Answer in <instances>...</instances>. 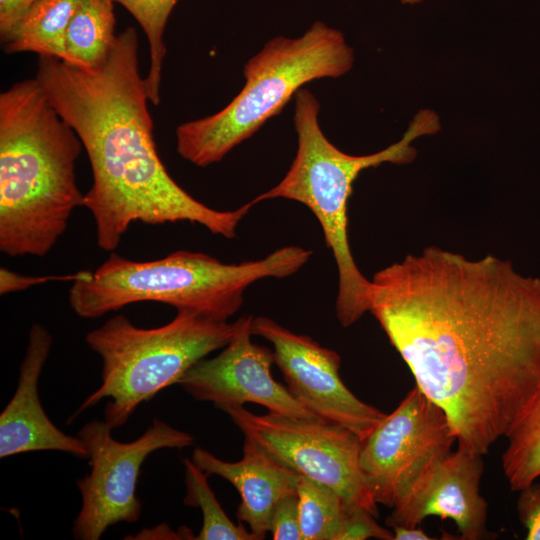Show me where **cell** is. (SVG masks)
Here are the masks:
<instances>
[{
    "instance_id": "e0dca14e",
    "label": "cell",
    "mask_w": 540,
    "mask_h": 540,
    "mask_svg": "<svg viewBox=\"0 0 540 540\" xmlns=\"http://www.w3.org/2000/svg\"><path fill=\"white\" fill-rule=\"evenodd\" d=\"M114 3L82 0L66 31L62 61L88 71L106 61L117 38Z\"/></svg>"
},
{
    "instance_id": "ffe728a7",
    "label": "cell",
    "mask_w": 540,
    "mask_h": 540,
    "mask_svg": "<svg viewBox=\"0 0 540 540\" xmlns=\"http://www.w3.org/2000/svg\"><path fill=\"white\" fill-rule=\"evenodd\" d=\"M186 495L184 504L201 510L203 524L198 540H258L242 525H236L222 509L207 482V474L192 459H184Z\"/></svg>"
},
{
    "instance_id": "3957f363",
    "label": "cell",
    "mask_w": 540,
    "mask_h": 540,
    "mask_svg": "<svg viewBox=\"0 0 540 540\" xmlns=\"http://www.w3.org/2000/svg\"><path fill=\"white\" fill-rule=\"evenodd\" d=\"M82 147L36 78L0 94L2 253L43 257L65 233L84 206L75 173Z\"/></svg>"
},
{
    "instance_id": "277c9868",
    "label": "cell",
    "mask_w": 540,
    "mask_h": 540,
    "mask_svg": "<svg viewBox=\"0 0 540 540\" xmlns=\"http://www.w3.org/2000/svg\"><path fill=\"white\" fill-rule=\"evenodd\" d=\"M311 251L286 246L265 258L223 263L200 252L180 250L152 261L111 253L91 274L72 282L69 305L84 319H95L137 302H157L177 311L228 321L242 306L254 282L285 278L300 270Z\"/></svg>"
},
{
    "instance_id": "30bf717a",
    "label": "cell",
    "mask_w": 540,
    "mask_h": 540,
    "mask_svg": "<svg viewBox=\"0 0 540 540\" xmlns=\"http://www.w3.org/2000/svg\"><path fill=\"white\" fill-rule=\"evenodd\" d=\"M455 442L443 409L415 386L362 441L360 466L374 501L393 509Z\"/></svg>"
},
{
    "instance_id": "9a60e30c",
    "label": "cell",
    "mask_w": 540,
    "mask_h": 540,
    "mask_svg": "<svg viewBox=\"0 0 540 540\" xmlns=\"http://www.w3.org/2000/svg\"><path fill=\"white\" fill-rule=\"evenodd\" d=\"M191 459L207 475H218L237 489L241 502L236 517L249 526L258 540L264 539L269 532L277 502L286 495L297 493L300 475L246 439L243 457L237 462L221 460L203 448H195Z\"/></svg>"
},
{
    "instance_id": "52a82bcc",
    "label": "cell",
    "mask_w": 540,
    "mask_h": 540,
    "mask_svg": "<svg viewBox=\"0 0 540 540\" xmlns=\"http://www.w3.org/2000/svg\"><path fill=\"white\" fill-rule=\"evenodd\" d=\"M251 318L218 321L182 310L155 328L138 327L121 314L108 319L85 337L102 360L101 384L72 418L107 399L104 420L113 429L123 426L140 404L177 384L195 363L225 347Z\"/></svg>"
},
{
    "instance_id": "44dd1931",
    "label": "cell",
    "mask_w": 540,
    "mask_h": 540,
    "mask_svg": "<svg viewBox=\"0 0 540 540\" xmlns=\"http://www.w3.org/2000/svg\"><path fill=\"white\" fill-rule=\"evenodd\" d=\"M178 0H114L127 9L144 31L149 46V70L144 77L149 101L160 102V84L166 56L164 32Z\"/></svg>"
},
{
    "instance_id": "603a6c76",
    "label": "cell",
    "mask_w": 540,
    "mask_h": 540,
    "mask_svg": "<svg viewBox=\"0 0 540 540\" xmlns=\"http://www.w3.org/2000/svg\"><path fill=\"white\" fill-rule=\"evenodd\" d=\"M369 538L394 540L393 531L383 528L375 516L363 507L347 509L339 540H365Z\"/></svg>"
},
{
    "instance_id": "4316f807",
    "label": "cell",
    "mask_w": 540,
    "mask_h": 540,
    "mask_svg": "<svg viewBox=\"0 0 540 540\" xmlns=\"http://www.w3.org/2000/svg\"><path fill=\"white\" fill-rule=\"evenodd\" d=\"M394 540H431L433 537L424 532L420 526L405 527L395 526L392 527Z\"/></svg>"
},
{
    "instance_id": "2e32d148",
    "label": "cell",
    "mask_w": 540,
    "mask_h": 540,
    "mask_svg": "<svg viewBox=\"0 0 540 540\" xmlns=\"http://www.w3.org/2000/svg\"><path fill=\"white\" fill-rule=\"evenodd\" d=\"M82 0H39L5 34V53L32 52L61 59L68 25Z\"/></svg>"
},
{
    "instance_id": "484cf974",
    "label": "cell",
    "mask_w": 540,
    "mask_h": 540,
    "mask_svg": "<svg viewBox=\"0 0 540 540\" xmlns=\"http://www.w3.org/2000/svg\"><path fill=\"white\" fill-rule=\"evenodd\" d=\"M37 1L0 0V36L7 33Z\"/></svg>"
},
{
    "instance_id": "9c48e42d",
    "label": "cell",
    "mask_w": 540,
    "mask_h": 540,
    "mask_svg": "<svg viewBox=\"0 0 540 540\" xmlns=\"http://www.w3.org/2000/svg\"><path fill=\"white\" fill-rule=\"evenodd\" d=\"M112 429L105 420H93L77 432L90 461L89 473L77 481L81 508L72 534L78 540H98L114 524L136 522L142 513L136 486L146 458L160 449H183L194 443L191 434L159 419L130 442L114 439Z\"/></svg>"
},
{
    "instance_id": "d6986e66",
    "label": "cell",
    "mask_w": 540,
    "mask_h": 540,
    "mask_svg": "<svg viewBox=\"0 0 540 540\" xmlns=\"http://www.w3.org/2000/svg\"><path fill=\"white\" fill-rule=\"evenodd\" d=\"M297 495L303 540H339L349 508L343 499L301 475Z\"/></svg>"
},
{
    "instance_id": "cb8c5ba5",
    "label": "cell",
    "mask_w": 540,
    "mask_h": 540,
    "mask_svg": "<svg viewBox=\"0 0 540 540\" xmlns=\"http://www.w3.org/2000/svg\"><path fill=\"white\" fill-rule=\"evenodd\" d=\"M519 492L517 511L527 530L526 539L540 540V482L535 480Z\"/></svg>"
},
{
    "instance_id": "ac0fdd59",
    "label": "cell",
    "mask_w": 540,
    "mask_h": 540,
    "mask_svg": "<svg viewBox=\"0 0 540 540\" xmlns=\"http://www.w3.org/2000/svg\"><path fill=\"white\" fill-rule=\"evenodd\" d=\"M502 469L514 491L540 478V385L521 418L505 436Z\"/></svg>"
},
{
    "instance_id": "8fae6325",
    "label": "cell",
    "mask_w": 540,
    "mask_h": 540,
    "mask_svg": "<svg viewBox=\"0 0 540 540\" xmlns=\"http://www.w3.org/2000/svg\"><path fill=\"white\" fill-rule=\"evenodd\" d=\"M251 332L273 345L275 363L287 388L321 420L340 425L363 441L386 417L346 387L339 375L341 357L336 351L263 316L252 319Z\"/></svg>"
},
{
    "instance_id": "7a4b0ae2",
    "label": "cell",
    "mask_w": 540,
    "mask_h": 540,
    "mask_svg": "<svg viewBox=\"0 0 540 540\" xmlns=\"http://www.w3.org/2000/svg\"><path fill=\"white\" fill-rule=\"evenodd\" d=\"M35 78L87 153L92 185L83 207L95 221L100 249L115 250L135 222L188 221L228 239L236 236L251 201L231 211L213 209L178 185L158 155L134 28L117 35L99 68L83 70L40 56Z\"/></svg>"
},
{
    "instance_id": "83f0119b",
    "label": "cell",
    "mask_w": 540,
    "mask_h": 540,
    "mask_svg": "<svg viewBox=\"0 0 540 540\" xmlns=\"http://www.w3.org/2000/svg\"><path fill=\"white\" fill-rule=\"evenodd\" d=\"M402 4H410V5H413V4H417V3H420L424 0H400Z\"/></svg>"
},
{
    "instance_id": "4fadbf2b",
    "label": "cell",
    "mask_w": 540,
    "mask_h": 540,
    "mask_svg": "<svg viewBox=\"0 0 540 540\" xmlns=\"http://www.w3.org/2000/svg\"><path fill=\"white\" fill-rule=\"evenodd\" d=\"M482 455L457 447L434 463L407 497L392 509L386 525L416 527L428 516L452 520L461 539L489 538L488 504L480 493Z\"/></svg>"
},
{
    "instance_id": "7c38bea8",
    "label": "cell",
    "mask_w": 540,
    "mask_h": 540,
    "mask_svg": "<svg viewBox=\"0 0 540 540\" xmlns=\"http://www.w3.org/2000/svg\"><path fill=\"white\" fill-rule=\"evenodd\" d=\"M253 317L213 358H203L177 381L191 397L224 410L256 403L269 412L302 419L321 420L274 380V352L251 341Z\"/></svg>"
},
{
    "instance_id": "6da1fadb",
    "label": "cell",
    "mask_w": 540,
    "mask_h": 540,
    "mask_svg": "<svg viewBox=\"0 0 540 540\" xmlns=\"http://www.w3.org/2000/svg\"><path fill=\"white\" fill-rule=\"evenodd\" d=\"M369 312L445 412L458 448L487 454L531 404L540 385V279L510 261L426 247L374 275Z\"/></svg>"
},
{
    "instance_id": "7402d4cb",
    "label": "cell",
    "mask_w": 540,
    "mask_h": 540,
    "mask_svg": "<svg viewBox=\"0 0 540 540\" xmlns=\"http://www.w3.org/2000/svg\"><path fill=\"white\" fill-rule=\"evenodd\" d=\"M274 540H303L297 493L282 497L275 505L269 525Z\"/></svg>"
},
{
    "instance_id": "5b68a950",
    "label": "cell",
    "mask_w": 540,
    "mask_h": 540,
    "mask_svg": "<svg viewBox=\"0 0 540 540\" xmlns=\"http://www.w3.org/2000/svg\"><path fill=\"white\" fill-rule=\"evenodd\" d=\"M320 104L305 88L294 96V126L297 152L284 178L255 197L253 205L268 199L285 198L307 206L319 221L326 245L338 268L336 316L343 327L357 322L370 308L371 280L358 269L348 241L347 206L352 185L361 171L384 162L406 164L416 156L411 142L440 129L437 114L421 110L402 139L384 150L353 156L334 146L319 125Z\"/></svg>"
},
{
    "instance_id": "d4e9b609",
    "label": "cell",
    "mask_w": 540,
    "mask_h": 540,
    "mask_svg": "<svg viewBox=\"0 0 540 540\" xmlns=\"http://www.w3.org/2000/svg\"><path fill=\"white\" fill-rule=\"evenodd\" d=\"M91 271L82 270L67 275L26 276L5 267L0 269V294L7 295L12 292L22 291L32 286L51 281H77L90 275Z\"/></svg>"
},
{
    "instance_id": "ba28073f",
    "label": "cell",
    "mask_w": 540,
    "mask_h": 540,
    "mask_svg": "<svg viewBox=\"0 0 540 540\" xmlns=\"http://www.w3.org/2000/svg\"><path fill=\"white\" fill-rule=\"evenodd\" d=\"M242 432L272 459L336 492L349 507L378 517L377 503L360 466L362 441L350 430L324 420L278 413L254 414L243 406L223 410Z\"/></svg>"
},
{
    "instance_id": "8992f818",
    "label": "cell",
    "mask_w": 540,
    "mask_h": 540,
    "mask_svg": "<svg viewBox=\"0 0 540 540\" xmlns=\"http://www.w3.org/2000/svg\"><path fill=\"white\" fill-rule=\"evenodd\" d=\"M353 62L342 32L321 21L297 38L271 39L244 65L245 84L226 107L176 128L177 153L198 167L221 161L278 115L303 85L340 77Z\"/></svg>"
},
{
    "instance_id": "5bb4252c",
    "label": "cell",
    "mask_w": 540,
    "mask_h": 540,
    "mask_svg": "<svg viewBox=\"0 0 540 540\" xmlns=\"http://www.w3.org/2000/svg\"><path fill=\"white\" fill-rule=\"evenodd\" d=\"M52 345L49 330L34 323L29 330L16 390L0 414V458L46 450L88 457L82 440L57 428L40 401L39 379Z\"/></svg>"
}]
</instances>
